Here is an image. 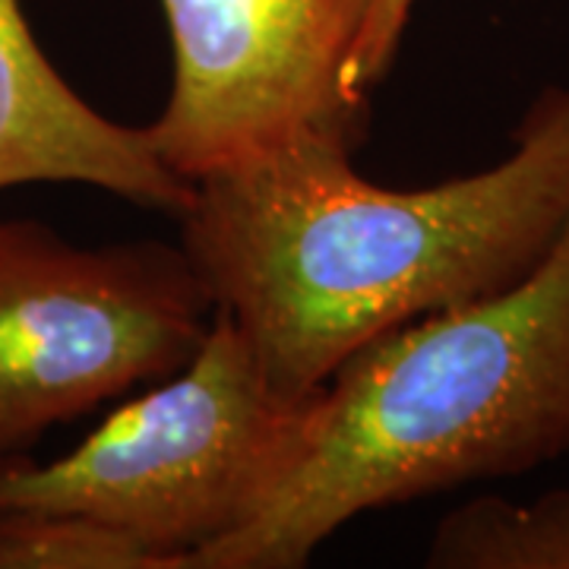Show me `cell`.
Returning <instances> with one entry per match:
<instances>
[{
  "label": "cell",
  "mask_w": 569,
  "mask_h": 569,
  "mask_svg": "<svg viewBox=\"0 0 569 569\" xmlns=\"http://www.w3.org/2000/svg\"><path fill=\"white\" fill-rule=\"evenodd\" d=\"M0 569H164L121 531L82 516L0 509Z\"/></svg>",
  "instance_id": "ba28073f"
},
{
  "label": "cell",
  "mask_w": 569,
  "mask_h": 569,
  "mask_svg": "<svg viewBox=\"0 0 569 569\" xmlns=\"http://www.w3.org/2000/svg\"><path fill=\"white\" fill-rule=\"evenodd\" d=\"M216 320L183 247H77L0 222V471L54 425L178 373Z\"/></svg>",
  "instance_id": "277c9868"
},
{
  "label": "cell",
  "mask_w": 569,
  "mask_h": 569,
  "mask_svg": "<svg viewBox=\"0 0 569 569\" xmlns=\"http://www.w3.org/2000/svg\"><path fill=\"white\" fill-rule=\"evenodd\" d=\"M307 130L193 183L181 247L266 377L310 396L377 336L522 282L569 224V82L485 171L396 190Z\"/></svg>",
  "instance_id": "6da1fadb"
},
{
  "label": "cell",
  "mask_w": 569,
  "mask_h": 569,
  "mask_svg": "<svg viewBox=\"0 0 569 569\" xmlns=\"http://www.w3.org/2000/svg\"><path fill=\"white\" fill-rule=\"evenodd\" d=\"M569 456V224L522 282L396 326L339 367L272 503L190 569H301L365 512Z\"/></svg>",
  "instance_id": "7a4b0ae2"
},
{
  "label": "cell",
  "mask_w": 569,
  "mask_h": 569,
  "mask_svg": "<svg viewBox=\"0 0 569 569\" xmlns=\"http://www.w3.org/2000/svg\"><path fill=\"white\" fill-rule=\"evenodd\" d=\"M174 80L146 127L156 156L197 183L307 130L361 146L348 89L370 0H162Z\"/></svg>",
  "instance_id": "5b68a950"
},
{
  "label": "cell",
  "mask_w": 569,
  "mask_h": 569,
  "mask_svg": "<svg viewBox=\"0 0 569 569\" xmlns=\"http://www.w3.org/2000/svg\"><path fill=\"white\" fill-rule=\"evenodd\" d=\"M86 183L181 216L193 183L156 156L146 127L104 118L44 58L20 0H0V190Z\"/></svg>",
  "instance_id": "8992f818"
},
{
  "label": "cell",
  "mask_w": 569,
  "mask_h": 569,
  "mask_svg": "<svg viewBox=\"0 0 569 569\" xmlns=\"http://www.w3.org/2000/svg\"><path fill=\"white\" fill-rule=\"evenodd\" d=\"M430 569H569V488L512 503L475 497L449 509L425 550Z\"/></svg>",
  "instance_id": "52a82bcc"
},
{
  "label": "cell",
  "mask_w": 569,
  "mask_h": 569,
  "mask_svg": "<svg viewBox=\"0 0 569 569\" xmlns=\"http://www.w3.org/2000/svg\"><path fill=\"white\" fill-rule=\"evenodd\" d=\"M415 7L418 0H370L365 32L348 70V89L358 102H370V92L387 80Z\"/></svg>",
  "instance_id": "9c48e42d"
},
{
  "label": "cell",
  "mask_w": 569,
  "mask_h": 569,
  "mask_svg": "<svg viewBox=\"0 0 569 569\" xmlns=\"http://www.w3.org/2000/svg\"><path fill=\"white\" fill-rule=\"evenodd\" d=\"M320 392V389H317ZM317 392L266 377L216 313L200 351L54 462L0 471V509L82 516L121 531L164 569L250 526L310 443Z\"/></svg>",
  "instance_id": "3957f363"
}]
</instances>
